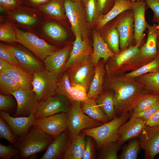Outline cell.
<instances>
[{
  "label": "cell",
  "instance_id": "1",
  "mask_svg": "<svg viewBox=\"0 0 159 159\" xmlns=\"http://www.w3.org/2000/svg\"><path fill=\"white\" fill-rule=\"evenodd\" d=\"M106 80L107 87L114 92L116 112L121 115L129 112L143 95L150 93L135 78L125 74L107 77Z\"/></svg>",
  "mask_w": 159,
  "mask_h": 159
},
{
  "label": "cell",
  "instance_id": "2",
  "mask_svg": "<svg viewBox=\"0 0 159 159\" xmlns=\"http://www.w3.org/2000/svg\"><path fill=\"white\" fill-rule=\"evenodd\" d=\"M140 46L131 45L110 58L105 65L107 77L124 75L153 60L142 55Z\"/></svg>",
  "mask_w": 159,
  "mask_h": 159
},
{
  "label": "cell",
  "instance_id": "3",
  "mask_svg": "<svg viewBox=\"0 0 159 159\" xmlns=\"http://www.w3.org/2000/svg\"><path fill=\"white\" fill-rule=\"evenodd\" d=\"M54 139L39 127L33 125L30 130L18 138L16 143L12 145L20 150L19 158L25 159L47 149Z\"/></svg>",
  "mask_w": 159,
  "mask_h": 159
},
{
  "label": "cell",
  "instance_id": "4",
  "mask_svg": "<svg viewBox=\"0 0 159 159\" xmlns=\"http://www.w3.org/2000/svg\"><path fill=\"white\" fill-rule=\"evenodd\" d=\"M129 117L130 113L127 112L118 117H115L109 122L95 127L85 129L82 132L86 135L93 138L97 148L100 150L109 143L118 141V130Z\"/></svg>",
  "mask_w": 159,
  "mask_h": 159
},
{
  "label": "cell",
  "instance_id": "5",
  "mask_svg": "<svg viewBox=\"0 0 159 159\" xmlns=\"http://www.w3.org/2000/svg\"><path fill=\"white\" fill-rule=\"evenodd\" d=\"M68 113L67 129L70 139L76 138L85 129L95 127L103 124L92 119L84 113L80 102L72 101Z\"/></svg>",
  "mask_w": 159,
  "mask_h": 159
},
{
  "label": "cell",
  "instance_id": "6",
  "mask_svg": "<svg viewBox=\"0 0 159 159\" xmlns=\"http://www.w3.org/2000/svg\"><path fill=\"white\" fill-rule=\"evenodd\" d=\"M17 42L32 52L43 62L48 56L57 50V48L31 32L15 27Z\"/></svg>",
  "mask_w": 159,
  "mask_h": 159
},
{
  "label": "cell",
  "instance_id": "7",
  "mask_svg": "<svg viewBox=\"0 0 159 159\" xmlns=\"http://www.w3.org/2000/svg\"><path fill=\"white\" fill-rule=\"evenodd\" d=\"M63 5L74 35L78 33L82 39L87 38L88 28L82 2L64 0Z\"/></svg>",
  "mask_w": 159,
  "mask_h": 159
},
{
  "label": "cell",
  "instance_id": "8",
  "mask_svg": "<svg viewBox=\"0 0 159 159\" xmlns=\"http://www.w3.org/2000/svg\"><path fill=\"white\" fill-rule=\"evenodd\" d=\"M33 75L32 90L39 102L56 94L59 77L46 69L35 72Z\"/></svg>",
  "mask_w": 159,
  "mask_h": 159
},
{
  "label": "cell",
  "instance_id": "9",
  "mask_svg": "<svg viewBox=\"0 0 159 159\" xmlns=\"http://www.w3.org/2000/svg\"><path fill=\"white\" fill-rule=\"evenodd\" d=\"M71 102L66 97L55 94L39 102L35 112V119L46 117L61 112H68Z\"/></svg>",
  "mask_w": 159,
  "mask_h": 159
},
{
  "label": "cell",
  "instance_id": "10",
  "mask_svg": "<svg viewBox=\"0 0 159 159\" xmlns=\"http://www.w3.org/2000/svg\"><path fill=\"white\" fill-rule=\"evenodd\" d=\"M95 67L91 56L69 68L67 70V72L71 86L81 85L88 90L94 75Z\"/></svg>",
  "mask_w": 159,
  "mask_h": 159
},
{
  "label": "cell",
  "instance_id": "11",
  "mask_svg": "<svg viewBox=\"0 0 159 159\" xmlns=\"http://www.w3.org/2000/svg\"><path fill=\"white\" fill-rule=\"evenodd\" d=\"M32 90L20 88L11 93L17 103L16 111L13 116L26 117L36 112L39 102Z\"/></svg>",
  "mask_w": 159,
  "mask_h": 159
},
{
  "label": "cell",
  "instance_id": "12",
  "mask_svg": "<svg viewBox=\"0 0 159 159\" xmlns=\"http://www.w3.org/2000/svg\"><path fill=\"white\" fill-rule=\"evenodd\" d=\"M68 112H61L35 119L34 125L56 138L67 129Z\"/></svg>",
  "mask_w": 159,
  "mask_h": 159
},
{
  "label": "cell",
  "instance_id": "13",
  "mask_svg": "<svg viewBox=\"0 0 159 159\" xmlns=\"http://www.w3.org/2000/svg\"><path fill=\"white\" fill-rule=\"evenodd\" d=\"M120 16L115 26L118 31L120 36V49L124 50L131 45L134 40V13L133 10L125 11Z\"/></svg>",
  "mask_w": 159,
  "mask_h": 159
},
{
  "label": "cell",
  "instance_id": "14",
  "mask_svg": "<svg viewBox=\"0 0 159 159\" xmlns=\"http://www.w3.org/2000/svg\"><path fill=\"white\" fill-rule=\"evenodd\" d=\"M138 138L145 158L153 159L159 154V125L145 126Z\"/></svg>",
  "mask_w": 159,
  "mask_h": 159
},
{
  "label": "cell",
  "instance_id": "15",
  "mask_svg": "<svg viewBox=\"0 0 159 159\" xmlns=\"http://www.w3.org/2000/svg\"><path fill=\"white\" fill-rule=\"evenodd\" d=\"M69 56L66 63L64 71L72 66L90 57L93 53L88 38L82 39L77 33Z\"/></svg>",
  "mask_w": 159,
  "mask_h": 159
},
{
  "label": "cell",
  "instance_id": "16",
  "mask_svg": "<svg viewBox=\"0 0 159 159\" xmlns=\"http://www.w3.org/2000/svg\"><path fill=\"white\" fill-rule=\"evenodd\" d=\"M35 113L26 117H14L6 112L0 111L1 117L9 126L18 138L27 133L34 125Z\"/></svg>",
  "mask_w": 159,
  "mask_h": 159
},
{
  "label": "cell",
  "instance_id": "17",
  "mask_svg": "<svg viewBox=\"0 0 159 159\" xmlns=\"http://www.w3.org/2000/svg\"><path fill=\"white\" fill-rule=\"evenodd\" d=\"M72 48L71 45H67L47 57L43 61L45 69L59 77L64 72Z\"/></svg>",
  "mask_w": 159,
  "mask_h": 159
},
{
  "label": "cell",
  "instance_id": "18",
  "mask_svg": "<svg viewBox=\"0 0 159 159\" xmlns=\"http://www.w3.org/2000/svg\"><path fill=\"white\" fill-rule=\"evenodd\" d=\"M12 47L20 67L24 71L33 74L45 69L44 63L25 49L17 46Z\"/></svg>",
  "mask_w": 159,
  "mask_h": 159
},
{
  "label": "cell",
  "instance_id": "19",
  "mask_svg": "<svg viewBox=\"0 0 159 159\" xmlns=\"http://www.w3.org/2000/svg\"><path fill=\"white\" fill-rule=\"evenodd\" d=\"M147 6L145 0L136 1L132 9L134 13V40L135 45H140L145 37L144 32L148 24L145 19V12Z\"/></svg>",
  "mask_w": 159,
  "mask_h": 159
},
{
  "label": "cell",
  "instance_id": "20",
  "mask_svg": "<svg viewBox=\"0 0 159 159\" xmlns=\"http://www.w3.org/2000/svg\"><path fill=\"white\" fill-rule=\"evenodd\" d=\"M119 127L118 131L117 142L121 145L127 141L139 137L144 128L146 126V121L134 117H130Z\"/></svg>",
  "mask_w": 159,
  "mask_h": 159
},
{
  "label": "cell",
  "instance_id": "21",
  "mask_svg": "<svg viewBox=\"0 0 159 159\" xmlns=\"http://www.w3.org/2000/svg\"><path fill=\"white\" fill-rule=\"evenodd\" d=\"M7 12L11 19L27 28L35 27L41 20L36 9L24 6Z\"/></svg>",
  "mask_w": 159,
  "mask_h": 159
},
{
  "label": "cell",
  "instance_id": "22",
  "mask_svg": "<svg viewBox=\"0 0 159 159\" xmlns=\"http://www.w3.org/2000/svg\"><path fill=\"white\" fill-rule=\"evenodd\" d=\"M67 129L51 142L41 159H63L65 151L69 141Z\"/></svg>",
  "mask_w": 159,
  "mask_h": 159
},
{
  "label": "cell",
  "instance_id": "23",
  "mask_svg": "<svg viewBox=\"0 0 159 159\" xmlns=\"http://www.w3.org/2000/svg\"><path fill=\"white\" fill-rule=\"evenodd\" d=\"M136 1L129 0H115L114 5L107 13L100 15L97 21V28H103L108 22L127 10H132Z\"/></svg>",
  "mask_w": 159,
  "mask_h": 159
},
{
  "label": "cell",
  "instance_id": "24",
  "mask_svg": "<svg viewBox=\"0 0 159 159\" xmlns=\"http://www.w3.org/2000/svg\"><path fill=\"white\" fill-rule=\"evenodd\" d=\"M92 37L93 50L91 59L95 66L101 58L103 59L105 63L115 54L110 49L103 38L98 32H94Z\"/></svg>",
  "mask_w": 159,
  "mask_h": 159
},
{
  "label": "cell",
  "instance_id": "25",
  "mask_svg": "<svg viewBox=\"0 0 159 159\" xmlns=\"http://www.w3.org/2000/svg\"><path fill=\"white\" fill-rule=\"evenodd\" d=\"M82 132L75 138L69 140L64 153V159H82L84 155L86 138Z\"/></svg>",
  "mask_w": 159,
  "mask_h": 159
},
{
  "label": "cell",
  "instance_id": "26",
  "mask_svg": "<svg viewBox=\"0 0 159 159\" xmlns=\"http://www.w3.org/2000/svg\"><path fill=\"white\" fill-rule=\"evenodd\" d=\"M147 37L145 44L140 48L141 53L145 58L152 60L157 57V40L158 35L157 24H148Z\"/></svg>",
  "mask_w": 159,
  "mask_h": 159
},
{
  "label": "cell",
  "instance_id": "27",
  "mask_svg": "<svg viewBox=\"0 0 159 159\" xmlns=\"http://www.w3.org/2000/svg\"><path fill=\"white\" fill-rule=\"evenodd\" d=\"M104 61H99L95 66L94 75L89 87L87 97L95 99L102 92L104 76L106 71Z\"/></svg>",
  "mask_w": 159,
  "mask_h": 159
},
{
  "label": "cell",
  "instance_id": "28",
  "mask_svg": "<svg viewBox=\"0 0 159 159\" xmlns=\"http://www.w3.org/2000/svg\"><path fill=\"white\" fill-rule=\"evenodd\" d=\"M114 95V92L110 90L102 91L95 99L97 105L106 115L108 120H111L115 117Z\"/></svg>",
  "mask_w": 159,
  "mask_h": 159
},
{
  "label": "cell",
  "instance_id": "29",
  "mask_svg": "<svg viewBox=\"0 0 159 159\" xmlns=\"http://www.w3.org/2000/svg\"><path fill=\"white\" fill-rule=\"evenodd\" d=\"M2 71L18 83L21 85L20 88L32 89L33 74L25 72L20 67L17 66L4 69Z\"/></svg>",
  "mask_w": 159,
  "mask_h": 159
},
{
  "label": "cell",
  "instance_id": "30",
  "mask_svg": "<svg viewBox=\"0 0 159 159\" xmlns=\"http://www.w3.org/2000/svg\"><path fill=\"white\" fill-rule=\"evenodd\" d=\"M83 112L92 119L103 123L108 122L107 117L96 103L95 99L87 98L81 102Z\"/></svg>",
  "mask_w": 159,
  "mask_h": 159
},
{
  "label": "cell",
  "instance_id": "31",
  "mask_svg": "<svg viewBox=\"0 0 159 159\" xmlns=\"http://www.w3.org/2000/svg\"><path fill=\"white\" fill-rule=\"evenodd\" d=\"M64 0H51L47 4L38 7L39 10L46 16L58 19L64 16L63 5Z\"/></svg>",
  "mask_w": 159,
  "mask_h": 159
},
{
  "label": "cell",
  "instance_id": "32",
  "mask_svg": "<svg viewBox=\"0 0 159 159\" xmlns=\"http://www.w3.org/2000/svg\"><path fill=\"white\" fill-rule=\"evenodd\" d=\"M135 78L149 92L159 97V71L145 74Z\"/></svg>",
  "mask_w": 159,
  "mask_h": 159
},
{
  "label": "cell",
  "instance_id": "33",
  "mask_svg": "<svg viewBox=\"0 0 159 159\" xmlns=\"http://www.w3.org/2000/svg\"><path fill=\"white\" fill-rule=\"evenodd\" d=\"M42 30L46 36L56 41H64L67 37V33L64 28L54 22H46L43 26Z\"/></svg>",
  "mask_w": 159,
  "mask_h": 159
},
{
  "label": "cell",
  "instance_id": "34",
  "mask_svg": "<svg viewBox=\"0 0 159 159\" xmlns=\"http://www.w3.org/2000/svg\"><path fill=\"white\" fill-rule=\"evenodd\" d=\"M87 23L90 25L97 21L100 13L97 0H82Z\"/></svg>",
  "mask_w": 159,
  "mask_h": 159
},
{
  "label": "cell",
  "instance_id": "35",
  "mask_svg": "<svg viewBox=\"0 0 159 159\" xmlns=\"http://www.w3.org/2000/svg\"><path fill=\"white\" fill-rule=\"evenodd\" d=\"M159 100V97L151 93L143 95L135 105L129 112L130 114L142 111L153 105Z\"/></svg>",
  "mask_w": 159,
  "mask_h": 159
},
{
  "label": "cell",
  "instance_id": "36",
  "mask_svg": "<svg viewBox=\"0 0 159 159\" xmlns=\"http://www.w3.org/2000/svg\"><path fill=\"white\" fill-rule=\"evenodd\" d=\"M21 88L20 85L2 71L0 72V93L5 95L11 93Z\"/></svg>",
  "mask_w": 159,
  "mask_h": 159
},
{
  "label": "cell",
  "instance_id": "37",
  "mask_svg": "<svg viewBox=\"0 0 159 159\" xmlns=\"http://www.w3.org/2000/svg\"><path fill=\"white\" fill-rule=\"evenodd\" d=\"M104 40L110 49L115 54L120 52V36L117 28L112 26L106 32Z\"/></svg>",
  "mask_w": 159,
  "mask_h": 159
},
{
  "label": "cell",
  "instance_id": "38",
  "mask_svg": "<svg viewBox=\"0 0 159 159\" xmlns=\"http://www.w3.org/2000/svg\"><path fill=\"white\" fill-rule=\"evenodd\" d=\"M140 148V141L137 138L131 139L118 156L119 159H136Z\"/></svg>",
  "mask_w": 159,
  "mask_h": 159
},
{
  "label": "cell",
  "instance_id": "39",
  "mask_svg": "<svg viewBox=\"0 0 159 159\" xmlns=\"http://www.w3.org/2000/svg\"><path fill=\"white\" fill-rule=\"evenodd\" d=\"M159 71V58L157 57L151 62L140 67L133 71L125 74L128 77L136 78L149 73Z\"/></svg>",
  "mask_w": 159,
  "mask_h": 159
},
{
  "label": "cell",
  "instance_id": "40",
  "mask_svg": "<svg viewBox=\"0 0 159 159\" xmlns=\"http://www.w3.org/2000/svg\"><path fill=\"white\" fill-rule=\"evenodd\" d=\"M15 27L8 22L1 23L0 24V40L11 43L17 42Z\"/></svg>",
  "mask_w": 159,
  "mask_h": 159
},
{
  "label": "cell",
  "instance_id": "41",
  "mask_svg": "<svg viewBox=\"0 0 159 159\" xmlns=\"http://www.w3.org/2000/svg\"><path fill=\"white\" fill-rule=\"evenodd\" d=\"M121 145L117 142L111 143L100 150L98 159H117V153L121 148Z\"/></svg>",
  "mask_w": 159,
  "mask_h": 159
},
{
  "label": "cell",
  "instance_id": "42",
  "mask_svg": "<svg viewBox=\"0 0 159 159\" xmlns=\"http://www.w3.org/2000/svg\"><path fill=\"white\" fill-rule=\"evenodd\" d=\"M87 89L83 86L76 85L71 86L69 92V100L82 102L87 98Z\"/></svg>",
  "mask_w": 159,
  "mask_h": 159
},
{
  "label": "cell",
  "instance_id": "43",
  "mask_svg": "<svg viewBox=\"0 0 159 159\" xmlns=\"http://www.w3.org/2000/svg\"><path fill=\"white\" fill-rule=\"evenodd\" d=\"M71 87L70 80L66 72L59 79L57 84L56 94L62 95L69 100V92Z\"/></svg>",
  "mask_w": 159,
  "mask_h": 159
},
{
  "label": "cell",
  "instance_id": "44",
  "mask_svg": "<svg viewBox=\"0 0 159 159\" xmlns=\"http://www.w3.org/2000/svg\"><path fill=\"white\" fill-rule=\"evenodd\" d=\"M0 138L5 139L13 145L17 139L8 124L0 117Z\"/></svg>",
  "mask_w": 159,
  "mask_h": 159
},
{
  "label": "cell",
  "instance_id": "45",
  "mask_svg": "<svg viewBox=\"0 0 159 159\" xmlns=\"http://www.w3.org/2000/svg\"><path fill=\"white\" fill-rule=\"evenodd\" d=\"M0 58L5 60L14 65L20 67L11 46L7 45L0 43Z\"/></svg>",
  "mask_w": 159,
  "mask_h": 159
},
{
  "label": "cell",
  "instance_id": "46",
  "mask_svg": "<svg viewBox=\"0 0 159 159\" xmlns=\"http://www.w3.org/2000/svg\"><path fill=\"white\" fill-rule=\"evenodd\" d=\"M11 95L0 93V110L8 112L14 110L15 107V102Z\"/></svg>",
  "mask_w": 159,
  "mask_h": 159
},
{
  "label": "cell",
  "instance_id": "47",
  "mask_svg": "<svg viewBox=\"0 0 159 159\" xmlns=\"http://www.w3.org/2000/svg\"><path fill=\"white\" fill-rule=\"evenodd\" d=\"M159 109V100L151 107L140 112L130 114V117L138 118L147 121Z\"/></svg>",
  "mask_w": 159,
  "mask_h": 159
},
{
  "label": "cell",
  "instance_id": "48",
  "mask_svg": "<svg viewBox=\"0 0 159 159\" xmlns=\"http://www.w3.org/2000/svg\"><path fill=\"white\" fill-rule=\"evenodd\" d=\"M24 0H0L1 9L7 12L23 6Z\"/></svg>",
  "mask_w": 159,
  "mask_h": 159
},
{
  "label": "cell",
  "instance_id": "49",
  "mask_svg": "<svg viewBox=\"0 0 159 159\" xmlns=\"http://www.w3.org/2000/svg\"><path fill=\"white\" fill-rule=\"evenodd\" d=\"M20 150L13 145L6 146L0 143V158L3 159H10L13 157L19 155Z\"/></svg>",
  "mask_w": 159,
  "mask_h": 159
},
{
  "label": "cell",
  "instance_id": "50",
  "mask_svg": "<svg viewBox=\"0 0 159 159\" xmlns=\"http://www.w3.org/2000/svg\"><path fill=\"white\" fill-rule=\"evenodd\" d=\"M91 137L87 136L85 152L82 159H94L95 158L94 145Z\"/></svg>",
  "mask_w": 159,
  "mask_h": 159
},
{
  "label": "cell",
  "instance_id": "51",
  "mask_svg": "<svg viewBox=\"0 0 159 159\" xmlns=\"http://www.w3.org/2000/svg\"><path fill=\"white\" fill-rule=\"evenodd\" d=\"M145 1L147 6L153 12V22L159 23V0H145Z\"/></svg>",
  "mask_w": 159,
  "mask_h": 159
},
{
  "label": "cell",
  "instance_id": "52",
  "mask_svg": "<svg viewBox=\"0 0 159 159\" xmlns=\"http://www.w3.org/2000/svg\"><path fill=\"white\" fill-rule=\"evenodd\" d=\"M100 13L105 11L111 5H114L115 0H97Z\"/></svg>",
  "mask_w": 159,
  "mask_h": 159
},
{
  "label": "cell",
  "instance_id": "53",
  "mask_svg": "<svg viewBox=\"0 0 159 159\" xmlns=\"http://www.w3.org/2000/svg\"><path fill=\"white\" fill-rule=\"evenodd\" d=\"M146 126H153L159 125V109L146 121Z\"/></svg>",
  "mask_w": 159,
  "mask_h": 159
},
{
  "label": "cell",
  "instance_id": "54",
  "mask_svg": "<svg viewBox=\"0 0 159 159\" xmlns=\"http://www.w3.org/2000/svg\"><path fill=\"white\" fill-rule=\"evenodd\" d=\"M51 0H24V4L32 6H39L45 4Z\"/></svg>",
  "mask_w": 159,
  "mask_h": 159
},
{
  "label": "cell",
  "instance_id": "55",
  "mask_svg": "<svg viewBox=\"0 0 159 159\" xmlns=\"http://www.w3.org/2000/svg\"><path fill=\"white\" fill-rule=\"evenodd\" d=\"M16 66L6 60L0 58V72L4 69L11 68Z\"/></svg>",
  "mask_w": 159,
  "mask_h": 159
},
{
  "label": "cell",
  "instance_id": "56",
  "mask_svg": "<svg viewBox=\"0 0 159 159\" xmlns=\"http://www.w3.org/2000/svg\"><path fill=\"white\" fill-rule=\"evenodd\" d=\"M157 57L159 58V36L158 37L157 40Z\"/></svg>",
  "mask_w": 159,
  "mask_h": 159
},
{
  "label": "cell",
  "instance_id": "57",
  "mask_svg": "<svg viewBox=\"0 0 159 159\" xmlns=\"http://www.w3.org/2000/svg\"><path fill=\"white\" fill-rule=\"evenodd\" d=\"M158 24H157V31L158 34V36H159V23H158Z\"/></svg>",
  "mask_w": 159,
  "mask_h": 159
},
{
  "label": "cell",
  "instance_id": "58",
  "mask_svg": "<svg viewBox=\"0 0 159 159\" xmlns=\"http://www.w3.org/2000/svg\"><path fill=\"white\" fill-rule=\"evenodd\" d=\"M72 1H81L82 0H71Z\"/></svg>",
  "mask_w": 159,
  "mask_h": 159
}]
</instances>
